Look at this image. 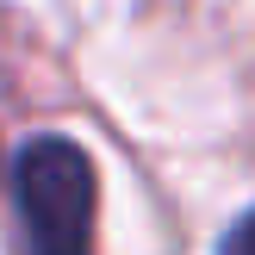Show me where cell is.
Masks as SVG:
<instances>
[{
    "label": "cell",
    "mask_w": 255,
    "mask_h": 255,
    "mask_svg": "<svg viewBox=\"0 0 255 255\" xmlns=\"http://www.w3.org/2000/svg\"><path fill=\"white\" fill-rule=\"evenodd\" d=\"M218 255H255V212L231 224V237H224V249H218Z\"/></svg>",
    "instance_id": "cell-2"
},
{
    "label": "cell",
    "mask_w": 255,
    "mask_h": 255,
    "mask_svg": "<svg viewBox=\"0 0 255 255\" xmlns=\"http://www.w3.org/2000/svg\"><path fill=\"white\" fill-rule=\"evenodd\" d=\"M19 212L31 255H94V162L69 137H37L19 149Z\"/></svg>",
    "instance_id": "cell-1"
}]
</instances>
